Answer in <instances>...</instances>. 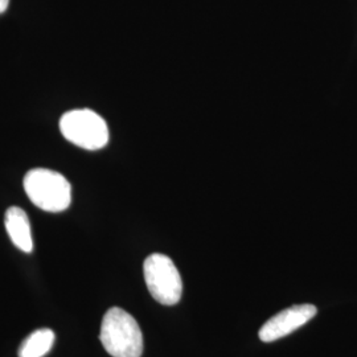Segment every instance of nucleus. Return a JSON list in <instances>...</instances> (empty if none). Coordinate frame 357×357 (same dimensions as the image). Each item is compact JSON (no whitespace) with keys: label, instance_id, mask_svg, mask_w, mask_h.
I'll list each match as a JSON object with an SVG mask.
<instances>
[{"label":"nucleus","instance_id":"nucleus-4","mask_svg":"<svg viewBox=\"0 0 357 357\" xmlns=\"http://www.w3.org/2000/svg\"><path fill=\"white\" fill-rule=\"evenodd\" d=\"M144 281L153 299L165 306H174L181 299L183 282L174 261L165 255L155 253L143 264Z\"/></svg>","mask_w":357,"mask_h":357},{"label":"nucleus","instance_id":"nucleus-1","mask_svg":"<svg viewBox=\"0 0 357 357\" xmlns=\"http://www.w3.org/2000/svg\"><path fill=\"white\" fill-rule=\"evenodd\" d=\"M100 340L113 357H141L143 354V335L138 321L119 307L105 314Z\"/></svg>","mask_w":357,"mask_h":357},{"label":"nucleus","instance_id":"nucleus-3","mask_svg":"<svg viewBox=\"0 0 357 357\" xmlns=\"http://www.w3.org/2000/svg\"><path fill=\"white\" fill-rule=\"evenodd\" d=\"M60 130L66 141L89 151L101 150L109 142L106 121L89 109L65 113L60 119Z\"/></svg>","mask_w":357,"mask_h":357},{"label":"nucleus","instance_id":"nucleus-2","mask_svg":"<svg viewBox=\"0 0 357 357\" xmlns=\"http://www.w3.org/2000/svg\"><path fill=\"white\" fill-rule=\"evenodd\" d=\"M24 191L29 200L45 212H63L72 203L70 183L64 175L47 168H35L26 174Z\"/></svg>","mask_w":357,"mask_h":357},{"label":"nucleus","instance_id":"nucleus-8","mask_svg":"<svg viewBox=\"0 0 357 357\" xmlns=\"http://www.w3.org/2000/svg\"><path fill=\"white\" fill-rule=\"evenodd\" d=\"M10 0H0V13H6V10L8 8Z\"/></svg>","mask_w":357,"mask_h":357},{"label":"nucleus","instance_id":"nucleus-5","mask_svg":"<svg viewBox=\"0 0 357 357\" xmlns=\"http://www.w3.org/2000/svg\"><path fill=\"white\" fill-rule=\"evenodd\" d=\"M318 310L314 305H295L286 308L277 315H274L261 327L259 339L265 343H271L282 339L302 326L317 315Z\"/></svg>","mask_w":357,"mask_h":357},{"label":"nucleus","instance_id":"nucleus-7","mask_svg":"<svg viewBox=\"0 0 357 357\" xmlns=\"http://www.w3.org/2000/svg\"><path fill=\"white\" fill-rule=\"evenodd\" d=\"M54 332L43 328L31 333L19 349V357H44L53 347Z\"/></svg>","mask_w":357,"mask_h":357},{"label":"nucleus","instance_id":"nucleus-6","mask_svg":"<svg viewBox=\"0 0 357 357\" xmlns=\"http://www.w3.org/2000/svg\"><path fill=\"white\" fill-rule=\"evenodd\" d=\"M4 225L11 241L17 249L24 253H31L33 250L31 224L26 212L22 208H8L4 216Z\"/></svg>","mask_w":357,"mask_h":357}]
</instances>
